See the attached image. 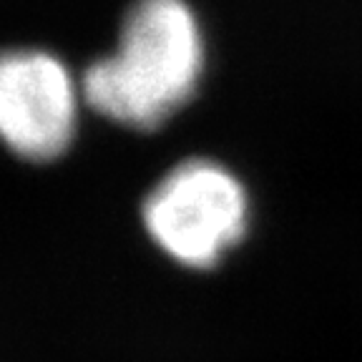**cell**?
I'll return each instance as SVG.
<instances>
[{
	"label": "cell",
	"mask_w": 362,
	"mask_h": 362,
	"mask_svg": "<svg viewBox=\"0 0 362 362\" xmlns=\"http://www.w3.org/2000/svg\"><path fill=\"white\" fill-rule=\"evenodd\" d=\"M204 45L187 0H134L119 51L83 71V98L108 121L153 131L192 98Z\"/></svg>",
	"instance_id": "6da1fadb"
},
{
	"label": "cell",
	"mask_w": 362,
	"mask_h": 362,
	"mask_svg": "<svg viewBox=\"0 0 362 362\" xmlns=\"http://www.w3.org/2000/svg\"><path fill=\"white\" fill-rule=\"evenodd\" d=\"M151 242L187 269L206 272L244 242L249 197L244 184L209 158H189L166 171L141 204Z\"/></svg>",
	"instance_id": "7a4b0ae2"
},
{
	"label": "cell",
	"mask_w": 362,
	"mask_h": 362,
	"mask_svg": "<svg viewBox=\"0 0 362 362\" xmlns=\"http://www.w3.org/2000/svg\"><path fill=\"white\" fill-rule=\"evenodd\" d=\"M76 129V90L66 66L35 48L0 51V141L25 161H53Z\"/></svg>",
	"instance_id": "3957f363"
}]
</instances>
